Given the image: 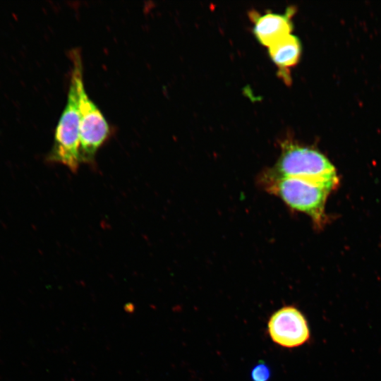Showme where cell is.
I'll return each instance as SVG.
<instances>
[{"label": "cell", "mask_w": 381, "mask_h": 381, "mask_svg": "<svg viewBox=\"0 0 381 381\" xmlns=\"http://www.w3.org/2000/svg\"><path fill=\"white\" fill-rule=\"evenodd\" d=\"M269 54L274 64L284 70L296 64L301 54V43L291 33L268 47Z\"/></svg>", "instance_id": "obj_7"}, {"label": "cell", "mask_w": 381, "mask_h": 381, "mask_svg": "<svg viewBox=\"0 0 381 381\" xmlns=\"http://www.w3.org/2000/svg\"><path fill=\"white\" fill-rule=\"evenodd\" d=\"M294 7L286 8L284 13L267 11L262 15L251 12L250 17L254 22L253 32L258 40L267 47L291 33L292 30V16Z\"/></svg>", "instance_id": "obj_6"}, {"label": "cell", "mask_w": 381, "mask_h": 381, "mask_svg": "<svg viewBox=\"0 0 381 381\" xmlns=\"http://www.w3.org/2000/svg\"><path fill=\"white\" fill-rule=\"evenodd\" d=\"M80 116L76 78L71 71L65 107L54 133L53 147L47 157L49 162L59 163L75 172L80 164Z\"/></svg>", "instance_id": "obj_4"}, {"label": "cell", "mask_w": 381, "mask_h": 381, "mask_svg": "<svg viewBox=\"0 0 381 381\" xmlns=\"http://www.w3.org/2000/svg\"><path fill=\"white\" fill-rule=\"evenodd\" d=\"M270 337L276 344L287 349L296 348L310 339V330L303 313L294 306L279 308L267 322Z\"/></svg>", "instance_id": "obj_5"}, {"label": "cell", "mask_w": 381, "mask_h": 381, "mask_svg": "<svg viewBox=\"0 0 381 381\" xmlns=\"http://www.w3.org/2000/svg\"><path fill=\"white\" fill-rule=\"evenodd\" d=\"M72 71L76 78L80 116V162L94 164L95 155L109 136L110 128L104 116L87 94L83 74V63L78 49L70 52Z\"/></svg>", "instance_id": "obj_2"}, {"label": "cell", "mask_w": 381, "mask_h": 381, "mask_svg": "<svg viewBox=\"0 0 381 381\" xmlns=\"http://www.w3.org/2000/svg\"><path fill=\"white\" fill-rule=\"evenodd\" d=\"M265 172L277 177L338 183L334 167L322 153L291 140L282 143L279 159L273 167Z\"/></svg>", "instance_id": "obj_3"}, {"label": "cell", "mask_w": 381, "mask_h": 381, "mask_svg": "<svg viewBox=\"0 0 381 381\" xmlns=\"http://www.w3.org/2000/svg\"><path fill=\"white\" fill-rule=\"evenodd\" d=\"M259 181L268 193L279 198L291 209L306 214L319 227L324 224L326 200L337 184L273 176L265 171Z\"/></svg>", "instance_id": "obj_1"}, {"label": "cell", "mask_w": 381, "mask_h": 381, "mask_svg": "<svg viewBox=\"0 0 381 381\" xmlns=\"http://www.w3.org/2000/svg\"><path fill=\"white\" fill-rule=\"evenodd\" d=\"M272 375L271 369L264 361H259L252 368L251 381H269Z\"/></svg>", "instance_id": "obj_8"}]
</instances>
